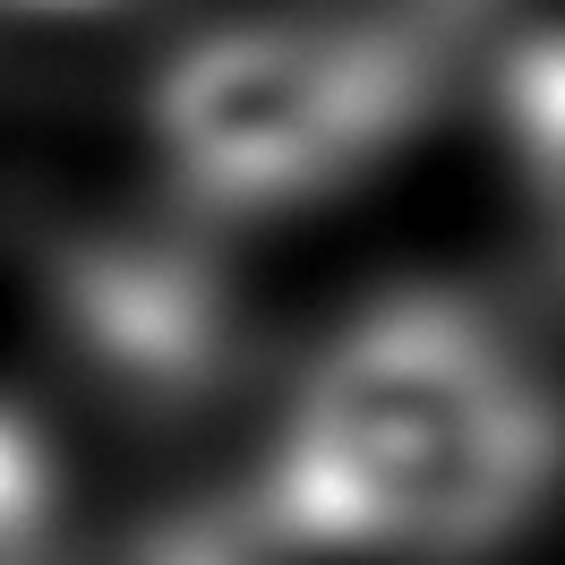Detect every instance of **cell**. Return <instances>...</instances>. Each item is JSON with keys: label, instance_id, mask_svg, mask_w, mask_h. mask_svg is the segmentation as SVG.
Returning <instances> with one entry per match:
<instances>
[{"label": "cell", "instance_id": "cell-1", "mask_svg": "<svg viewBox=\"0 0 565 565\" xmlns=\"http://www.w3.org/2000/svg\"><path fill=\"white\" fill-rule=\"evenodd\" d=\"M557 462L531 369L471 309L394 300L309 369L275 462V514L300 540L446 557L523 523Z\"/></svg>", "mask_w": 565, "mask_h": 565}, {"label": "cell", "instance_id": "cell-2", "mask_svg": "<svg viewBox=\"0 0 565 565\" xmlns=\"http://www.w3.org/2000/svg\"><path fill=\"white\" fill-rule=\"evenodd\" d=\"M412 111V43L343 18H232L154 77V146L206 206H300L377 163Z\"/></svg>", "mask_w": 565, "mask_h": 565}, {"label": "cell", "instance_id": "cell-3", "mask_svg": "<svg viewBox=\"0 0 565 565\" xmlns=\"http://www.w3.org/2000/svg\"><path fill=\"white\" fill-rule=\"evenodd\" d=\"M505 129L523 146V172L565 241V35H540L505 70Z\"/></svg>", "mask_w": 565, "mask_h": 565}, {"label": "cell", "instance_id": "cell-4", "mask_svg": "<svg viewBox=\"0 0 565 565\" xmlns=\"http://www.w3.org/2000/svg\"><path fill=\"white\" fill-rule=\"evenodd\" d=\"M0 565H52V462L0 412Z\"/></svg>", "mask_w": 565, "mask_h": 565}, {"label": "cell", "instance_id": "cell-5", "mask_svg": "<svg viewBox=\"0 0 565 565\" xmlns=\"http://www.w3.org/2000/svg\"><path fill=\"white\" fill-rule=\"evenodd\" d=\"M26 9H86V0H26Z\"/></svg>", "mask_w": 565, "mask_h": 565}]
</instances>
